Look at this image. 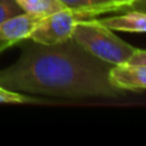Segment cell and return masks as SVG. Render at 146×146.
Returning a JSON list of instances; mask_svg holds the SVG:
<instances>
[{
    "mask_svg": "<svg viewBox=\"0 0 146 146\" xmlns=\"http://www.w3.org/2000/svg\"><path fill=\"white\" fill-rule=\"evenodd\" d=\"M15 63L0 71V86L33 95L68 99L122 96L111 83V66L91 55L71 37L44 45L32 41Z\"/></svg>",
    "mask_w": 146,
    "mask_h": 146,
    "instance_id": "cell-1",
    "label": "cell"
},
{
    "mask_svg": "<svg viewBox=\"0 0 146 146\" xmlns=\"http://www.w3.org/2000/svg\"><path fill=\"white\" fill-rule=\"evenodd\" d=\"M72 38L91 55L110 66L127 63L137 49L114 35L113 30L95 17L77 21Z\"/></svg>",
    "mask_w": 146,
    "mask_h": 146,
    "instance_id": "cell-2",
    "label": "cell"
},
{
    "mask_svg": "<svg viewBox=\"0 0 146 146\" xmlns=\"http://www.w3.org/2000/svg\"><path fill=\"white\" fill-rule=\"evenodd\" d=\"M80 19L82 18L68 8L51 13L38 19L28 40L44 45H54L66 41L72 37L74 25Z\"/></svg>",
    "mask_w": 146,
    "mask_h": 146,
    "instance_id": "cell-3",
    "label": "cell"
},
{
    "mask_svg": "<svg viewBox=\"0 0 146 146\" xmlns=\"http://www.w3.org/2000/svg\"><path fill=\"white\" fill-rule=\"evenodd\" d=\"M110 81L122 91L146 90V64L123 63L111 66Z\"/></svg>",
    "mask_w": 146,
    "mask_h": 146,
    "instance_id": "cell-4",
    "label": "cell"
},
{
    "mask_svg": "<svg viewBox=\"0 0 146 146\" xmlns=\"http://www.w3.org/2000/svg\"><path fill=\"white\" fill-rule=\"evenodd\" d=\"M40 18L22 13L0 23V46L7 48L19 41L28 40Z\"/></svg>",
    "mask_w": 146,
    "mask_h": 146,
    "instance_id": "cell-5",
    "label": "cell"
},
{
    "mask_svg": "<svg viewBox=\"0 0 146 146\" xmlns=\"http://www.w3.org/2000/svg\"><path fill=\"white\" fill-rule=\"evenodd\" d=\"M104 26L113 31L146 33V12L137 9H126L123 14L99 19Z\"/></svg>",
    "mask_w": 146,
    "mask_h": 146,
    "instance_id": "cell-6",
    "label": "cell"
},
{
    "mask_svg": "<svg viewBox=\"0 0 146 146\" xmlns=\"http://www.w3.org/2000/svg\"><path fill=\"white\" fill-rule=\"evenodd\" d=\"M66 8L76 12L82 19L98 17L104 13L122 10L119 5L109 0H58Z\"/></svg>",
    "mask_w": 146,
    "mask_h": 146,
    "instance_id": "cell-7",
    "label": "cell"
},
{
    "mask_svg": "<svg viewBox=\"0 0 146 146\" xmlns=\"http://www.w3.org/2000/svg\"><path fill=\"white\" fill-rule=\"evenodd\" d=\"M15 1L23 10V13L37 18H44L51 13L66 9V7L58 0H15Z\"/></svg>",
    "mask_w": 146,
    "mask_h": 146,
    "instance_id": "cell-8",
    "label": "cell"
},
{
    "mask_svg": "<svg viewBox=\"0 0 146 146\" xmlns=\"http://www.w3.org/2000/svg\"><path fill=\"white\" fill-rule=\"evenodd\" d=\"M40 100L31 96L23 95V92L13 91L0 86V104H27V103H38Z\"/></svg>",
    "mask_w": 146,
    "mask_h": 146,
    "instance_id": "cell-9",
    "label": "cell"
},
{
    "mask_svg": "<svg viewBox=\"0 0 146 146\" xmlns=\"http://www.w3.org/2000/svg\"><path fill=\"white\" fill-rule=\"evenodd\" d=\"M22 13L23 10L15 0H0V23Z\"/></svg>",
    "mask_w": 146,
    "mask_h": 146,
    "instance_id": "cell-10",
    "label": "cell"
},
{
    "mask_svg": "<svg viewBox=\"0 0 146 146\" xmlns=\"http://www.w3.org/2000/svg\"><path fill=\"white\" fill-rule=\"evenodd\" d=\"M127 63L131 64H146V50L144 49H136L133 55L129 58Z\"/></svg>",
    "mask_w": 146,
    "mask_h": 146,
    "instance_id": "cell-11",
    "label": "cell"
},
{
    "mask_svg": "<svg viewBox=\"0 0 146 146\" xmlns=\"http://www.w3.org/2000/svg\"><path fill=\"white\" fill-rule=\"evenodd\" d=\"M109 1H111V3H114V4L119 5L122 9H128V8L131 7L135 1H137V0H109Z\"/></svg>",
    "mask_w": 146,
    "mask_h": 146,
    "instance_id": "cell-12",
    "label": "cell"
},
{
    "mask_svg": "<svg viewBox=\"0 0 146 146\" xmlns=\"http://www.w3.org/2000/svg\"><path fill=\"white\" fill-rule=\"evenodd\" d=\"M128 9H137V10H142V12H146V0H137L135 1Z\"/></svg>",
    "mask_w": 146,
    "mask_h": 146,
    "instance_id": "cell-13",
    "label": "cell"
},
{
    "mask_svg": "<svg viewBox=\"0 0 146 146\" xmlns=\"http://www.w3.org/2000/svg\"><path fill=\"white\" fill-rule=\"evenodd\" d=\"M3 49H4V48H1V46H0V51H1V50H3Z\"/></svg>",
    "mask_w": 146,
    "mask_h": 146,
    "instance_id": "cell-14",
    "label": "cell"
}]
</instances>
